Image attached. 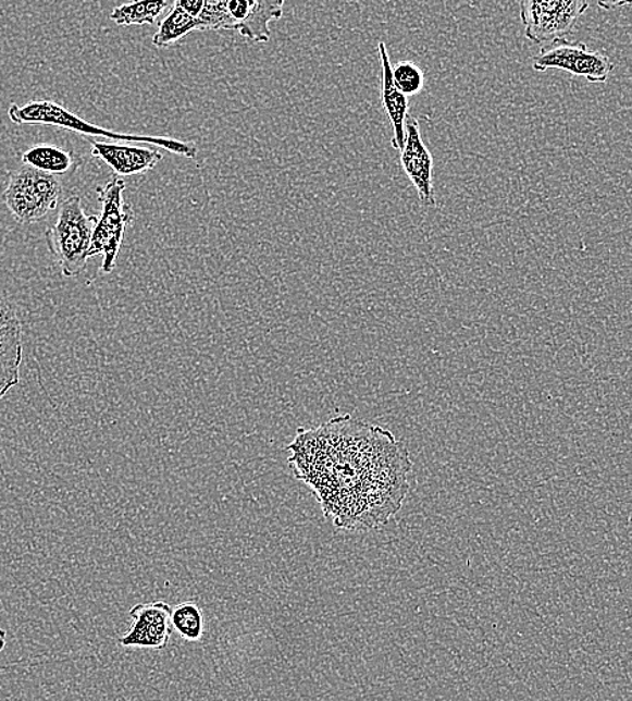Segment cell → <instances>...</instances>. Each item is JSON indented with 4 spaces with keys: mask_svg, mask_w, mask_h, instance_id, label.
Instances as JSON below:
<instances>
[{
    "mask_svg": "<svg viewBox=\"0 0 632 701\" xmlns=\"http://www.w3.org/2000/svg\"><path fill=\"white\" fill-rule=\"evenodd\" d=\"M9 118L15 124H44V126L70 130L73 133L87 135V137H101L122 140V143L157 146L160 149L173 152V155L190 158V160H195L197 151H199L194 143H184V140L166 137H151V135L111 132L109 128L96 126V124L86 121V119L73 114L64 106L52 100H32L24 106L10 104Z\"/></svg>",
    "mask_w": 632,
    "mask_h": 701,
    "instance_id": "1",
    "label": "cell"
},
{
    "mask_svg": "<svg viewBox=\"0 0 632 701\" xmlns=\"http://www.w3.org/2000/svg\"><path fill=\"white\" fill-rule=\"evenodd\" d=\"M96 220L98 218L84 211L80 197L72 196L62 202L58 220L45 234L49 251L66 279L86 269Z\"/></svg>",
    "mask_w": 632,
    "mask_h": 701,
    "instance_id": "2",
    "label": "cell"
},
{
    "mask_svg": "<svg viewBox=\"0 0 632 701\" xmlns=\"http://www.w3.org/2000/svg\"><path fill=\"white\" fill-rule=\"evenodd\" d=\"M61 194V181L55 175L22 165L10 173L3 199L16 222L30 225L58 208Z\"/></svg>",
    "mask_w": 632,
    "mask_h": 701,
    "instance_id": "3",
    "label": "cell"
},
{
    "mask_svg": "<svg viewBox=\"0 0 632 701\" xmlns=\"http://www.w3.org/2000/svg\"><path fill=\"white\" fill-rule=\"evenodd\" d=\"M126 183L114 177L104 186L96 189L101 205V214L96 220L92 239H90L89 259L103 256L101 270L110 274L116 266L117 254L121 251L124 233L134 220L133 208L123 200Z\"/></svg>",
    "mask_w": 632,
    "mask_h": 701,
    "instance_id": "4",
    "label": "cell"
},
{
    "mask_svg": "<svg viewBox=\"0 0 632 701\" xmlns=\"http://www.w3.org/2000/svg\"><path fill=\"white\" fill-rule=\"evenodd\" d=\"M524 36L533 44L546 45L567 38L575 29L588 0H521Z\"/></svg>",
    "mask_w": 632,
    "mask_h": 701,
    "instance_id": "5",
    "label": "cell"
},
{
    "mask_svg": "<svg viewBox=\"0 0 632 701\" xmlns=\"http://www.w3.org/2000/svg\"><path fill=\"white\" fill-rule=\"evenodd\" d=\"M614 67L608 56L591 52L584 42H568L566 38L544 45L533 59L534 71H566L592 84L606 83Z\"/></svg>",
    "mask_w": 632,
    "mask_h": 701,
    "instance_id": "6",
    "label": "cell"
},
{
    "mask_svg": "<svg viewBox=\"0 0 632 701\" xmlns=\"http://www.w3.org/2000/svg\"><path fill=\"white\" fill-rule=\"evenodd\" d=\"M400 165L414 185L423 206L437 205L433 188V157L423 144L420 123L408 114L405 121V143L400 149Z\"/></svg>",
    "mask_w": 632,
    "mask_h": 701,
    "instance_id": "7",
    "label": "cell"
},
{
    "mask_svg": "<svg viewBox=\"0 0 632 701\" xmlns=\"http://www.w3.org/2000/svg\"><path fill=\"white\" fill-rule=\"evenodd\" d=\"M285 0H231L227 8V29L239 33L247 41L268 44L270 24L284 15Z\"/></svg>",
    "mask_w": 632,
    "mask_h": 701,
    "instance_id": "8",
    "label": "cell"
},
{
    "mask_svg": "<svg viewBox=\"0 0 632 701\" xmlns=\"http://www.w3.org/2000/svg\"><path fill=\"white\" fill-rule=\"evenodd\" d=\"M22 325L8 299L0 297V399L21 381Z\"/></svg>",
    "mask_w": 632,
    "mask_h": 701,
    "instance_id": "9",
    "label": "cell"
},
{
    "mask_svg": "<svg viewBox=\"0 0 632 701\" xmlns=\"http://www.w3.org/2000/svg\"><path fill=\"white\" fill-rule=\"evenodd\" d=\"M90 152L109 165L117 175H135L154 169L162 161V152L150 147L99 143L90 140Z\"/></svg>",
    "mask_w": 632,
    "mask_h": 701,
    "instance_id": "10",
    "label": "cell"
},
{
    "mask_svg": "<svg viewBox=\"0 0 632 701\" xmlns=\"http://www.w3.org/2000/svg\"><path fill=\"white\" fill-rule=\"evenodd\" d=\"M382 65V106L393 126L392 145L400 151L405 143V121L409 112L408 96L400 93L393 81L392 61L385 42L377 45Z\"/></svg>",
    "mask_w": 632,
    "mask_h": 701,
    "instance_id": "11",
    "label": "cell"
},
{
    "mask_svg": "<svg viewBox=\"0 0 632 701\" xmlns=\"http://www.w3.org/2000/svg\"><path fill=\"white\" fill-rule=\"evenodd\" d=\"M22 165L37 169L39 172L64 175L75 171L78 163L72 152L53 145H36L21 157Z\"/></svg>",
    "mask_w": 632,
    "mask_h": 701,
    "instance_id": "12",
    "label": "cell"
},
{
    "mask_svg": "<svg viewBox=\"0 0 632 701\" xmlns=\"http://www.w3.org/2000/svg\"><path fill=\"white\" fill-rule=\"evenodd\" d=\"M200 32V21L184 10L172 8L169 14L158 24L152 44L158 49L176 47L190 33Z\"/></svg>",
    "mask_w": 632,
    "mask_h": 701,
    "instance_id": "13",
    "label": "cell"
},
{
    "mask_svg": "<svg viewBox=\"0 0 632 701\" xmlns=\"http://www.w3.org/2000/svg\"><path fill=\"white\" fill-rule=\"evenodd\" d=\"M168 5V0H132L112 10L110 19L117 26L154 25Z\"/></svg>",
    "mask_w": 632,
    "mask_h": 701,
    "instance_id": "14",
    "label": "cell"
},
{
    "mask_svg": "<svg viewBox=\"0 0 632 701\" xmlns=\"http://www.w3.org/2000/svg\"><path fill=\"white\" fill-rule=\"evenodd\" d=\"M173 631L172 620L158 624L134 622L132 629L121 638L120 643L123 648L161 650L168 647Z\"/></svg>",
    "mask_w": 632,
    "mask_h": 701,
    "instance_id": "15",
    "label": "cell"
},
{
    "mask_svg": "<svg viewBox=\"0 0 632 701\" xmlns=\"http://www.w3.org/2000/svg\"><path fill=\"white\" fill-rule=\"evenodd\" d=\"M171 620L173 630L186 642H200L205 637V614L195 601L183 602L172 608Z\"/></svg>",
    "mask_w": 632,
    "mask_h": 701,
    "instance_id": "16",
    "label": "cell"
},
{
    "mask_svg": "<svg viewBox=\"0 0 632 701\" xmlns=\"http://www.w3.org/2000/svg\"><path fill=\"white\" fill-rule=\"evenodd\" d=\"M393 81L406 96L419 95L425 87V73L413 61H399L392 65Z\"/></svg>",
    "mask_w": 632,
    "mask_h": 701,
    "instance_id": "17",
    "label": "cell"
},
{
    "mask_svg": "<svg viewBox=\"0 0 632 701\" xmlns=\"http://www.w3.org/2000/svg\"><path fill=\"white\" fill-rule=\"evenodd\" d=\"M230 2L231 0H205V9L199 15L200 32H225Z\"/></svg>",
    "mask_w": 632,
    "mask_h": 701,
    "instance_id": "18",
    "label": "cell"
},
{
    "mask_svg": "<svg viewBox=\"0 0 632 701\" xmlns=\"http://www.w3.org/2000/svg\"><path fill=\"white\" fill-rule=\"evenodd\" d=\"M173 5L199 19L202 9H205V0H173Z\"/></svg>",
    "mask_w": 632,
    "mask_h": 701,
    "instance_id": "19",
    "label": "cell"
},
{
    "mask_svg": "<svg viewBox=\"0 0 632 701\" xmlns=\"http://www.w3.org/2000/svg\"><path fill=\"white\" fill-rule=\"evenodd\" d=\"M602 10L612 11L629 5L631 0H596Z\"/></svg>",
    "mask_w": 632,
    "mask_h": 701,
    "instance_id": "20",
    "label": "cell"
},
{
    "mask_svg": "<svg viewBox=\"0 0 632 701\" xmlns=\"http://www.w3.org/2000/svg\"><path fill=\"white\" fill-rule=\"evenodd\" d=\"M5 636H8V632L5 630L0 629V652L5 648Z\"/></svg>",
    "mask_w": 632,
    "mask_h": 701,
    "instance_id": "21",
    "label": "cell"
}]
</instances>
